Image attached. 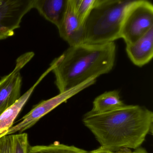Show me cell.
<instances>
[{
  "label": "cell",
  "mask_w": 153,
  "mask_h": 153,
  "mask_svg": "<svg viewBox=\"0 0 153 153\" xmlns=\"http://www.w3.org/2000/svg\"><path fill=\"white\" fill-rule=\"evenodd\" d=\"M30 146L27 133L6 135L0 137V153H28Z\"/></svg>",
  "instance_id": "obj_13"
},
{
  "label": "cell",
  "mask_w": 153,
  "mask_h": 153,
  "mask_svg": "<svg viewBox=\"0 0 153 153\" xmlns=\"http://www.w3.org/2000/svg\"><path fill=\"white\" fill-rule=\"evenodd\" d=\"M153 28V6L149 1H140L134 4L124 19L120 38L126 45L132 44Z\"/></svg>",
  "instance_id": "obj_4"
},
{
  "label": "cell",
  "mask_w": 153,
  "mask_h": 153,
  "mask_svg": "<svg viewBox=\"0 0 153 153\" xmlns=\"http://www.w3.org/2000/svg\"><path fill=\"white\" fill-rule=\"evenodd\" d=\"M97 78L92 77L77 86L60 93L56 96L44 100L33 107V108L22 118L21 121L8 130L4 135L23 133L34 126L41 118L52 111L57 106L66 102L78 93L94 84Z\"/></svg>",
  "instance_id": "obj_5"
},
{
  "label": "cell",
  "mask_w": 153,
  "mask_h": 153,
  "mask_svg": "<svg viewBox=\"0 0 153 153\" xmlns=\"http://www.w3.org/2000/svg\"><path fill=\"white\" fill-rule=\"evenodd\" d=\"M126 51L136 66L142 67L150 62L153 57V28L135 42L126 45Z\"/></svg>",
  "instance_id": "obj_10"
},
{
  "label": "cell",
  "mask_w": 153,
  "mask_h": 153,
  "mask_svg": "<svg viewBox=\"0 0 153 153\" xmlns=\"http://www.w3.org/2000/svg\"><path fill=\"white\" fill-rule=\"evenodd\" d=\"M34 55L33 52H29L19 56L13 71L0 80V116L20 97L22 85L20 71Z\"/></svg>",
  "instance_id": "obj_6"
},
{
  "label": "cell",
  "mask_w": 153,
  "mask_h": 153,
  "mask_svg": "<svg viewBox=\"0 0 153 153\" xmlns=\"http://www.w3.org/2000/svg\"><path fill=\"white\" fill-rule=\"evenodd\" d=\"M95 0H69V7L77 15L82 23L93 8Z\"/></svg>",
  "instance_id": "obj_15"
},
{
  "label": "cell",
  "mask_w": 153,
  "mask_h": 153,
  "mask_svg": "<svg viewBox=\"0 0 153 153\" xmlns=\"http://www.w3.org/2000/svg\"><path fill=\"white\" fill-rule=\"evenodd\" d=\"M125 149V148H124L117 152H112V151L104 149L102 147H100L98 149L89 152L88 153H122L124 152Z\"/></svg>",
  "instance_id": "obj_17"
},
{
  "label": "cell",
  "mask_w": 153,
  "mask_h": 153,
  "mask_svg": "<svg viewBox=\"0 0 153 153\" xmlns=\"http://www.w3.org/2000/svg\"><path fill=\"white\" fill-rule=\"evenodd\" d=\"M83 123L99 143L112 152L140 147L148 134H152L153 113L139 105H126L111 111L86 113Z\"/></svg>",
  "instance_id": "obj_1"
},
{
  "label": "cell",
  "mask_w": 153,
  "mask_h": 153,
  "mask_svg": "<svg viewBox=\"0 0 153 153\" xmlns=\"http://www.w3.org/2000/svg\"><path fill=\"white\" fill-rule=\"evenodd\" d=\"M33 0H0V40L14 35L22 18L32 8Z\"/></svg>",
  "instance_id": "obj_7"
},
{
  "label": "cell",
  "mask_w": 153,
  "mask_h": 153,
  "mask_svg": "<svg viewBox=\"0 0 153 153\" xmlns=\"http://www.w3.org/2000/svg\"><path fill=\"white\" fill-rule=\"evenodd\" d=\"M122 153H149L146 149L142 147H139L134 149V151H131L129 149L125 148Z\"/></svg>",
  "instance_id": "obj_18"
},
{
  "label": "cell",
  "mask_w": 153,
  "mask_h": 153,
  "mask_svg": "<svg viewBox=\"0 0 153 153\" xmlns=\"http://www.w3.org/2000/svg\"><path fill=\"white\" fill-rule=\"evenodd\" d=\"M115 42L102 45L83 44L70 46L59 56L52 71L59 92L109 73L116 61Z\"/></svg>",
  "instance_id": "obj_2"
},
{
  "label": "cell",
  "mask_w": 153,
  "mask_h": 153,
  "mask_svg": "<svg viewBox=\"0 0 153 153\" xmlns=\"http://www.w3.org/2000/svg\"><path fill=\"white\" fill-rule=\"evenodd\" d=\"M69 6V0H33L32 8L47 20L59 27Z\"/></svg>",
  "instance_id": "obj_11"
},
{
  "label": "cell",
  "mask_w": 153,
  "mask_h": 153,
  "mask_svg": "<svg viewBox=\"0 0 153 153\" xmlns=\"http://www.w3.org/2000/svg\"><path fill=\"white\" fill-rule=\"evenodd\" d=\"M126 104L121 100L119 91L117 90L105 92L95 98L91 114H99L115 110L122 108Z\"/></svg>",
  "instance_id": "obj_12"
},
{
  "label": "cell",
  "mask_w": 153,
  "mask_h": 153,
  "mask_svg": "<svg viewBox=\"0 0 153 153\" xmlns=\"http://www.w3.org/2000/svg\"><path fill=\"white\" fill-rule=\"evenodd\" d=\"M89 152L73 146L54 142L49 145L30 146L28 153H88Z\"/></svg>",
  "instance_id": "obj_14"
},
{
  "label": "cell",
  "mask_w": 153,
  "mask_h": 153,
  "mask_svg": "<svg viewBox=\"0 0 153 153\" xmlns=\"http://www.w3.org/2000/svg\"><path fill=\"white\" fill-rule=\"evenodd\" d=\"M140 1L144 0H126L93 8L84 22V44L102 45L120 38L121 27L127 12Z\"/></svg>",
  "instance_id": "obj_3"
},
{
  "label": "cell",
  "mask_w": 153,
  "mask_h": 153,
  "mask_svg": "<svg viewBox=\"0 0 153 153\" xmlns=\"http://www.w3.org/2000/svg\"><path fill=\"white\" fill-rule=\"evenodd\" d=\"M125 1L126 0H95L93 8L102 7Z\"/></svg>",
  "instance_id": "obj_16"
},
{
  "label": "cell",
  "mask_w": 153,
  "mask_h": 153,
  "mask_svg": "<svg viewBox=\"0 0 153 153\" xmlns=\"http://www.w3.org/2000/svg\"><path fill=\"white\" fill-rule=\"evenodd\" d=\"M57 28L60 36L70 46L79 45L84 43V24L81 22L77 15L69 7L63 21Z\"/></svg>",
  "instance_id": "obj_9"
},
{
  "label": "cell",
  "mask_w": 153,
  "mask_h": 153,
  "mask_svg": "<svg viewBox=\"0 0 153 153\" xmlns=\"http://www.w3.org/2000/svg\"><path fill=\"white\" fill-rule=\"evenodd\" d=\"M58 61L59 57L55 59L51 63L49 68L40 76L35 83L22 96H21L14 103L1 114L0 116V137L4 136L8 130L13 126L14 120L29 99L36 87L45 76L50 72L52 71Z\"/></svg>",
  "instance_id": "obj_8"
}]
</instances>
